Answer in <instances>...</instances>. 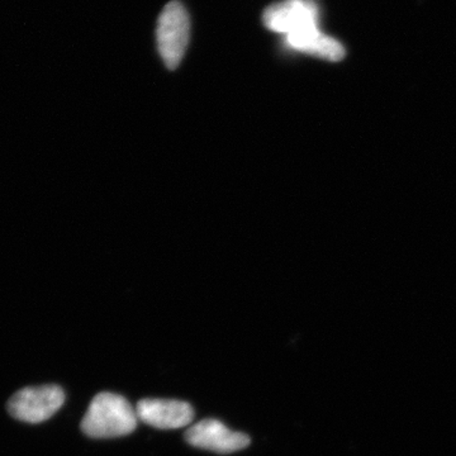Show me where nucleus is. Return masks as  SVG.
<instances>
[{
  "label": "nucleus",
  "instance_id": "1",
  "mask_svg": "<svg viewBox=\"0 0 456 456\" xmlns=\"http://www.w3.org/2000/svg\"><path fill=\"white\" fill-rule=\"evenodd\" d=\"M136 410L122 395L99 393L93 399L82 421V430L93 439L126 436L136 430Z\"/></svg>",
  "mask_w": 456,
  "mask_h": 456
},
{
  "label": "nucleus",
  "instance_id": "2",
  "mask_svg": "<svg viewBox=\"0 0 456 456\" xmlns=\"http://www.w3.org/2000/svg\"><path fill=\"white\" fill-rule=\"evenodd\" d=\"M191 38V18L178 0L167 3L161 12L156 28V40L161 59L167 69L174 70L182 62Z\"/></svg>",
  "mask_w": 456,
  "mask_h": 456
},
{
  "label": "nucleus",
  "instance_id": "3",
  "mask_svg": "<svg viewBox=\"0 0 456 456\" xmlns=\"http://www.w3.org/2000/svg\"><path fill=\"white\" fill-rule=\"evenodd\" d=\"M65 402V393L59 386H41L23 388L8 401L12 417L28 424H40L51 419Z\"/></svg>",
  "mask_w": 456,
  "mask_h": 456
},
{
  "label": "nucleus",
  "instance_id": "4",
  "mask_svg": "<svg viewBox=\"0 0 456 456\" xmlns=\"http://www.w3.org/2000/svg\"><path fill=\"white\" fill-rule=\"evenodd\" d=\"M263 22L270 31L296 35L320 28V8L314 0H281L265 9Z\"/></svg>",
  "mask_w": 456,
  "mask_h": 456
},
{
  "label": "nucleus",
  "instance_id": "5",
  "mask_svg": "<svg viewBox=\"0 0 456 456\" xmlns=\"http://www.w3.org/2000/svg\"><path fill=\"white\" fill-rule=\"evenodd\" d=\"M185 440L198 449L217 454H232L250 445V437L242 432L230 430L218 419H203L185 432Z\"/></svg>",
  "mask_w": 456,
  "mask_h": 456
},
{
  "label": "nucleus",
  "instance_id": "6",
  "mask_svg": "<svg viewBox=\"0 0 456 456\" xmlns=\"http://www.w3.org/2000/svg\"><path fill=\"white\" fill-rule=\"evenodd\" d=\"M134 410L139 421L161 430L184 428L194 419L191 404L175 399H142Z\"/></svg>",
  "mask_w": 456,
  "mask_h": 456
},
{
  "label": "nucleus",
  "instance_id": "7",
  "mask_svg": "<svg viewBox=\"0 0 456 456\" xmlns=\"http://www.w3.org/2000/svg\"><path fill=\"white\" fill-rule=\"evenodd\" d=\"M285 44L292 50L322 57L330 61H340L345 56V49L340 42L325 35L320 28L285 36Z\"/></svg>",
  "mask_w": 456,
  "mask_h": 456
}]
</instances>
